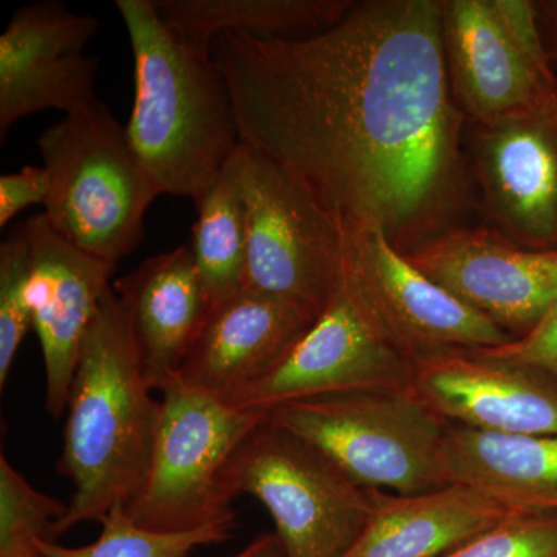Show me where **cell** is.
<instances>
[{
  "label": "cell",
  "mask_w": 557,
  "mask_h": 557,
  "mask_svg": "<svg viewBox=\"0 0 557 557\" xmlns=\"http://www.w3.org/2000/svg\"><path fill=\"white\" fill-rule=\"evenodd\" d=\"M212 61L240 141L292 175L343 233L381 230L405 256L443 234L463 194L443 2H354L299 39L220 33Z\"/></svg>",
  "instance_id": "6da1fadb"
},
{
  "label": "cell",
  "mask_w": 557,
  "mask_h": 557,
  "mask_svg": "<svg viewBox=\"0 0 557 557\" xmlns=\"http://www.w3.org/2000/svg\"><path fill=\"white\" fill-rule=\"evenodd\" d=\"M131 311L115 288L102 296L81 346L57 469L75 486L60 533L101 522L137 498L148 475L161 401L150 397Z\"/></svg>",
  "instance_id": "7a4b0ae2"
},
{
  "label": "cell",
  "mask_w": 557,
  "mask_h": 557,
  "mask_svg": "<svg viewBox=\"0 0 557 557\" xmlns=\"http://www.w3.org/2000/svg\"><path fill=\"white\" fill-rule=\"evenodd\" d=\"M135 64L127 138L160 194L199 203L240 146L228 84L190 49L152 0H116Z\"/></svg>",
  "instance_id": "3957f363"
},
{
  "label": "cell",
  "mask_w": 557,
  "mask_h": 557,
  "mask_svg": "<svg viewBox=\"0 0 557 557\" xmlns=\"http://www.w3.org/2000/svg\"><path fill=\"white\" fill-rule=\"evenodd\" d=\"M270 420L321 450L366 490L410 496L449 485V423L412 388H369L288 403Z\"/></svg>",
  "instance_id": "277c9868"
},
{
  "label": "cell",
  "mask_w": 557,
  "mask_h": 557,
  "mask_svg": "<svg viewBox=\"0 0 557 557\" xmlns=\"http://www.w3.org/2000/svg\"><path fill=\"white\" fill-rule=\"evenodd\" d=\"M38 148L50 175L44 214L51 228L119 265L145 239L146 212L160 196L126 127L100 102L44 131Z\"/></svg>",
  "instance_id": "5b68a950"
},
{
  "label": "cell",
  "mask_w": 557,
  "mask_h": 557,
  "mask_svg": "<svg viewBox=\"0 0 557 557\" xmlns=\"http://www.w3.org/2000/svg\"><path fill=\"white\" fill-rule=\"evenodd\" d=\"M161 416L145 485L126 511L137 525L188 533L233 525L225 471L242 443L269 418L237 409L175 380L161 392Z\"/></svg>",
  "instance_id": "8992f818"
},
{
  "label": "cell",
  "mask_w": 557,
  "mask_h": 557,
  "mask_svg": "<svg viewBox=\"0 0 557 557\" xmlns=\"http://www.w3.org/2000/svg\"><path fill=\"white\" fill-rule=\"evenodd\" d=\"M225 485L269 509L287 557H346L373 509L372 490L270 416L231 458Z\"/></svg>",
  "instance_id": "52a82bcc"
},
{
  "label": "cell",
  "mask_w": 557,
  "mask_h": 557,
  "mask_svg": "<svg viewBox=\"0 0 557 557\" xmlns=\"http://www.w3.org/2000/svg\"><path fill=\"white\" fill-rule=\"evenodd\" d=\"M248 223L244 288L321 314L343 274V231L278 164L240 143Z\"/></svg>",
  "instance_id": "ba28073f"
},
{
  "label": "cell",
  "mask_w": 557,
  "mask_h": 557,
  "mask_svg": "<svg viewBox=\"0 0 557 557\" xmlns=\"http://www.w3.org/2000/svg\"><path fill=\"white\" fill-rule=\"evenodd\" d=\"M412 375L413 359L343 269L338 288L313 327L269 375L226 405L270 412L344 392L410 388Z\"/></svg>",
  "instance_id": "9c48e42d"
},
{
  "label": "cell",
  "mask_w": 557,
  "mask_h": 557,
  "mask_svg": "<svg viewBox=\"0 0 557 557\" xmlns=\"http://www.w3.org/2000/svg\"><path fill=\"white\" fill-rule=\"evenodd\" d=\"M343 239L344 271L410 358L515 339L412 265L383 231H346Z\"/></svg>",
  "instance_id": "30bf717a"
},
{
  "label": "cell",
  "mask_w": 557,
  "mask_h": 557,
  "mask_svg": "<svg viewBox=\"0 0 557 557\" xmlns=\"http://www.w3.org/2000/svg\"><path fill=\"white\" fill-rule=\"evenodd\" d=\"M100 22L61 0L14 10L0 36V141L13 124L42 110L76 115L100 104L97 58L84 53Z\"/></svg>",
  "instance_id": "8fae6325"
},
{
  "label": "cell",
  "mask_w": 557,
  "mask_h": 557,
  "mask_svg": "<svg viewBox=\"0 0 557 557\" xmlns=\"http://www.w3.org/2000/svg\"><path fill=\"white\" fill-rule=\"evenodd\" d=\"M406 258L515 339L557 298V249L534 251L490 231H446Z\"/></svg>",
  "instance_id": "7c38bea8"
},
{
  "label": "cell",
  "mask_w": 557,
  "mask_h": 557,
  "mask_svg": "<svg viewBox=\"0 0 557 557\" xmlns=\"http://www.w3.org/2000/svg\"><path fill=\"white\" fill-rule=\"evenodd\" d=\"M475 160L487 211L507 239L557 249V94L536 108L479 126Z\"/></svg>",
  "instance_id": "4fadbf2b"
},
{
  "label": "cell",
  "mask_w": 557,
  "mask_h": 557,
  "mask_svg": "<svg viewBox=\"0 0 557 557\" xmlns=\"http://www.w3.org/2000/svg\"><path fill=\"white\" fill-rule=\"evenodd\" d=\"M410 388L449 424L557 437V383L537 370L478 350L437 351L413 359Z\"/></svg>",
  "instance_id": "5bb4252c"
},
{
  "label": "cell",
  "mask_w": 557,
  "mask_h": 557,
  "mask_svg": "<svg viewBox=\"0 0 557 557\" xmlns=\"http://www.w3.org/2000/svg\"><path fill=\"white\" fill-rule=\"evenodd\" d=\"M30 245L28 300L46 370V409L60 420L67 409L81 346L115 263L87 255L60 236L44 212L24 220Z\"/></svg>",
  "instance_id": "9a60e30c"
},
{
  "label": "cell",
  "mask_w": 557,
  "mask_h": 557,
  "mask_svg": "<svg viewBox=\"0 0 557 557\" xmlns=\"http://www.w3.org/2000/svg\"><path fill=\"white\" fill-rule=\"evenodd\" d=\"M318 318L309 307L242 288L211 310L177 380L228 403L269 375Z\"/></svg>",
  "instance_id": "2e32d148"
},
{
  "label": "cell",
  "mask_w": 557,
  "mask_h": 557,
  "mask_svg": "<svg viewBox=\"0 0 557 557\" xmlns=\"http://www.w3.org/2000/svg\"><path fill=\"white\" fill-rule=\"evenodd\" d=\"M450 86L478 126H490L555 97L523 60L491 0H443Z\"/></svg>",
  "instance_id": "e0dca14e"
},
{
  "label": "cell",
  "mask_w": 557,
  "mask_h": 557,
  "mask_svg": "<svg viewBox=\"0 0 557 557\" xmlns=\"http://www.w3.org/2000/svg\"><path fill=\"white\" fill-rule=\"evenodd\" d=\"M113 288L131 311L149 387L166 391L212 310L190 245L145 260Z\"/></svg>",
  "instance_id": "ac0fdd59"
},
{
  "label": "cell",
  "mask_w": 557,
  "mask_h": 557,
  "mask_svg": "<svg viewBox=\"0 0 557 557\" xmlns=\"http://www.w3.org/2000/svg\"><path fill=\"white\" fill-rule=\"evenodd\" d=\"M368 525L346 557H445L523 509L448 485L428 493L372 490Z\"/></svg>",
  "instance_id": "d6986e66"
},
{
  "label": "cell",
  "mask_w": 557,
  "mask_h": 557,
  "mask_svg": "<svg viewBox=\"0 0 557 557\" xmlns=\"http://www.w3.org/2000/svg\"><path fill=\"white\" fill-rule=\"evenodd\" d=\"M449 485L467 486L507 507L557 512L556 435H504L449 424Z\"/></svg>",
  "instance_id": "ffe728a7"
},
{
  "label": "cell",
  "mask_w": 557,
  "mask_h": 557,
  "mask_svg": "<svg viewBox=\"0 0 557 557\" xmlns=\"http://www.w3.org/2000/svg\"><path fill=\"white\" fill-rule=\"evenodd\" d=\"M164 24L190 49L212 57L220 33L262 39H299L325 30L351 0H152Z\"/></svg>",
  "instance_id": "44dd1931"
},
{
  "label": "cell",
  "mask_w": 557,
  "mask_h": 557,
  "mask_svg": "<svg viewBox=\"0 0 557 557\" xmlns=\"http://www.w3.org/2000/svg\"><path fill=\"white\" fill-rule=\"evenodd\" d=\"M189 242L212 309L239 293L248 256L247 207L242 188L240 146L215 185L196 205Z\"/></svg>",
  "instance_id": "7402d4cb"
},
{
  "label": "cell",
  "mask_w": 557,
  "mask_h": 557,
  "mask_svg": "<svg viewBox=\"0 0 557 557\" xmlns=\"http://www.w3.org/2000/svg\"><path fill=\"white\" fill-rule=\"evenodd\" d=\"M101 534L84 547H62L58 542L39 545L40 557H188L203 545L228 539L233 525L205 527L188 533H161L137 525L126 508L115 507L101 520Z\"/></svg>",
  "instance_id": "603a6c76"
},
{
  "label": "cell",
  "mask_w": 557,
  "mask_h": 557,
  "mask_svg": "<svg viewBox=\"0 0 557 557\" xmlns=\"http://www.w3.org/2000/svg\"><path fill=\"white\" fill-rule=\"evenodd\" d=\"M69 505L35 490L0 456V557L39 555L44 542H57Z\"/></svg>",
  "instance_id": "cb8c5ba5"
},
{
  "label": "cell",
  "mask_w": 557,
  "mask_h": 557,
  "mask_svg": "<svg viewBox=\"0 0 557 557\" xmlns=\"http://www.w3.org/2000/svg\"><path fill=\"white\" fill-rule=\"evenodd\" d=\"M30 274V245L25 223L20 222L0 244V388L5 387L17 351L33 329Z\"/></svg>",
  "instance_id": "d4e9b609"
},
{
  "label": "cell",
  "mask_w": 557,
  "mask_h": 557,
  "mask_svg": "<svg viewBox=\"0 0 557 557\" xmlns=\"http://www.w3.org/2000/svg\"><path fill=\"white\" fill-rule=\"evenodd\" d=\"M445 557H557V512H516Z\"/></svg>",
  "instance_id": "484cf974"
},
{
  "label": "cell",
  "mask_w": 557,
  "mask_h": 557,
  "mask_svg": "<svg viewBox=\"0 0 557 557\" xmlns=\"http://www.w3.org/2000/svg\"><path fill=\"white\" fill-rule=\"evenodd\" d=\"M494 13L523 60L549 86H557L552 54L542 40L537 3L527 0H491Z\"/></svg>",
  "instance_id": "4316f807"
},
{
  "label": "cell",
  "mask_w": 557,
  "mask_h": 557,
  "mask_svg": "<svg viewBox=\"0 0 557 557\" xmlns=\"http://www.w3.org/2000/svg\"><path fill=\"white\" fill-rule=\"evenodd\" d=\"M475 350L487 358L537 370L557 383V298L534 329L522 338L509 341L504 346Z\"/></svg>",
  "instance_id": "83f0119b"
},
{
  "label": "cell",
  "mask_w": 557,
  "mask_h": 557,
  "mask_svg": "<svg viewBox=\"0 0 557 557\" xmlns=\"http://www.w3.org/2000/svg\"><path fill=\"white\" fill-rule=\"evenodd\" d=\"M50 175L46 168L24 166L0 177V226L7 225L32 205H46L50 194Z\"/></svg>",
  "instance_id": "f1b7e54d"
},
{
  "label": "cell",
  "mask_w": 557,
  "mask_h": 557,
  "mask_svg": "<svg viewBox=\"0 0 557 557\" xmlns=\"http://www.w3.org/2000/svg\"><path fill=\"white\" fill-rule=\"evenodd\" d=\"M234 557H287L276 534H263Z\"/></svg>",
  "instance_id": "f546056e"
},
{
  "label": "cell",
  "mask_w": 557,
  "mask_h": 557,
  "mask_svg": "<svg viewBox=\"0 0 557 557\" xmlns=\"http://www.w3.org/2000/svg\"><path fill=\"white\" fill-rule=\"evenodd\" d=\"M537 9L557 28V0L537 3Z\"/></svg>",
  "instance_id": "4dcf8cb0"
},
{
  "label": "cell",
  "mask_w": 557,
  "mask_h": 557,
  "mask_svg": "<svg viewBox=\"0 0 557 557\" xmlns=\"http://www.w3.org/2000/svg\"><path fill=\"white\" fill-rule=\"evenodd\" d=\"M28 557H40L39 555H36V556H28Z\"/></svg>",
  "instance_id": "1f68e13d"
}]
</instances>
